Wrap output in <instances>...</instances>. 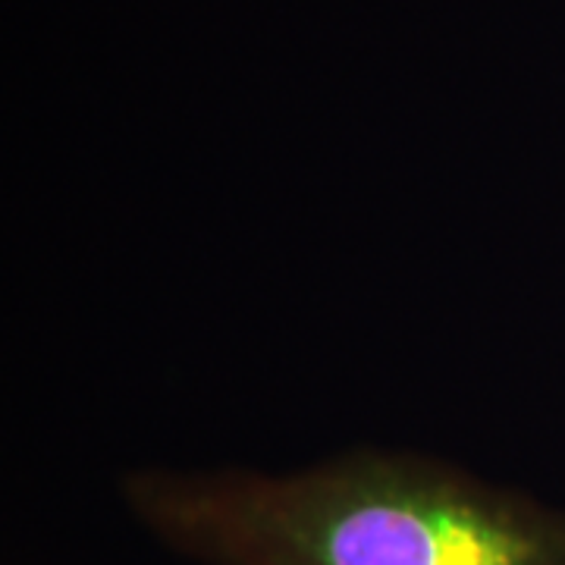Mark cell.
<instances>
[{"instance_id":"obj_1","label":"cell","mask_w":565,"mask_h":565,"mask_svg":"<svg viewBox=\"0 0 565 565\" xmlns=\"http://www.w3.org/2000/svg\"><path fill=\"white\" fill-rule=\"evenodd\" d=\"M122 500L202 565H565V512L415 452L296 475L132 471Z\"/></svg>"}]
</instances>
